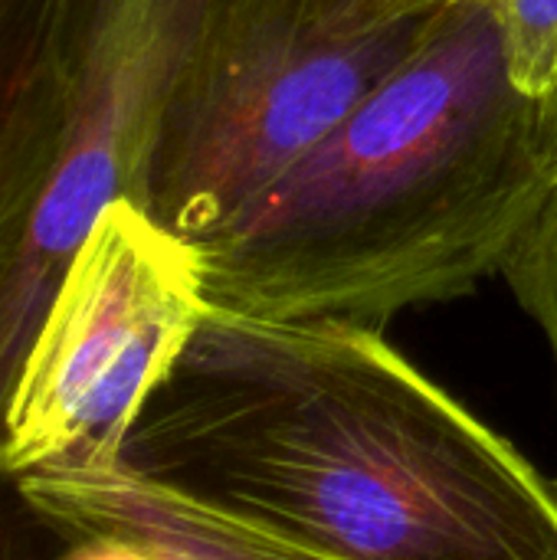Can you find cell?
Returning a JSON list of instances; mask_svg holds the SVG:
<instances>
[{
    "mask_svg": "<svg viewBox=\"0 0 557 560\" xmlns=\"http://www.w3.org/2000/svg\"><path fill=\"white\" fill-rule=\"evenodd\" d=\"M121 466L332 560H557V486L384 331L210 308Z\"/></svg>",
    "mask_w": 557,
    "mask_h": 560,
    "instance_id": "obj_1",
    "label": "cell"
},
{
    "mask_svg": "<svg viewBox=\"0 0 557 560\" xmlns=\"http://www.w3.org/2000/svg\"><path fill=\"white\" fill-rule=\"evenodd\" d=\"M207 299L190 246L131 200L102 213L69 266L7 407L0 472L121 463Z\"/></svg>",
    "mask_w": 557,
    "mask_h": 560,
    "instance_id": "obj_4",
    "label": "cell"
},
{
    "mask_svg": "<svg viewBox=\"0 0 557 560\" xmlns=\"http://www.w3.org/2000/svg\"><path fill=\"white\" fill-rule=\"evenodd\" d=\"M555 180L545 105L512 79L496 0H453L371 95L190 253L210 308L384 331L496 276Z\"/></svg>",
    "mask_w": 557,
    "mask_h": 560,
    "instance_id": "obj_2",
    "label": "cell"
},
{
    "mask_svg": "<svg viewBox=\"0 0 557 560\" xmlns=\"http://www.w3.org/2000/svg\"><path fill=\"white\" fill-rule=\"evenodd\" d=\"M499 276H506L519 305L545 331L557 364V180L515 240Z\"/></svg>",
    "mask_w": 557,
    "mask_h": 560,
    "instance_id": "obj_8",
    "label": "cell"
},
{
    "mask_svg": "<svg viewBox=\"0 0 557 560\" xmlns=\"http://www.w3.org/2000/svg\"><path fill=\"white\" fill-rule=\"evenodd\" d=\"M69 532L46 515L16 482L0 472V560H56Z\"/></svg>",
    "mask_w": 557,
    "mask_h": 560,
    "instance_id": "obj_10",
    "label": "cell"
},
{
    "mask_svg": "<svg viewBox=\"0 0 557 560\" xmlns=\"http://www.w3.org/2000/svg\"><path fill=\"white\" fill-rule=\"evenodd\" d=\"M364 3H368L374 20L391 23V20H401V16L420 13V10H433V7H443V3H453V0H364Z\"/></svg>",
    "mask_w": 557,
    "mask_h": 560,
    "instance_id": "obj_11",
    "label": "cell"
},
{
    "mask_svg": "<svg viewBox=\"0 0 557 560\" xmlns=\"http://www.w3.org/2000/svg\"><path fill=\"white\" fill-rule=\"evenodd\" d=\"M72 7L76 0H0V246L66 135Z\"/></svg>",
    "mask_w": 557,
    "mask_h": 560,
    "instance_id": "obj_7",
    "label": "cell"
},
{
    "mask_svg": "<svg viewBox=\"0 0 557 560\" xmlns=\"http://www.w3.org/2000/svg\"><path fill=\"white\" fill-rule=\"evenodd\" d=\"M230 0H76L72 105L0 246V446L36 331L102 213L135 203L158 118Z\"/></svg>",
    "mask_w": 557,
    "mask_h": 560,
    "instance_id": "obj_5",
    "label": "cell"
},
{
    "mask_svg": "<svg viewBox=\"0 0 557 560\" xmlns=\"http://www.w3.org/2000/svg\"><path fill=\"white\" fill-rule=\"evenodd\" d=\"M542 105H545V125H548V135H552L557 151V69L552 85H548V92L542 95Z\"/></svg>",
    "mask_w": 557,
    "mask_h": 560,
    "instance_id": "obj_12",
    "label": "cell"
},
{
    "mask_svg": "<svg viewBox=\"0 0 557 560\" xmlns=\"http://www.w3.org/2000/svg\"><path fill=\"white\" fill-rule=\"evenodd\" d=\"M437 13L378 23L364 0H230L158 118L135 207L204 243L371 95Z\"/></svg>",
    "mask_w": 557,
    "mask_h": 560,
    "instance_id": "obj_3",
    "label": "cell"
},
{
    "mask_svg": "<svg viewBox=\"0 0 557 560\" xmlns=\"http://www.w3.org/2000/svg\"><path fill=\"white\" fill-rule=\"evenodd\" d=\"M512 79L545 95L557 69V0H496Z\"/></svg>",
    "mask_w": 557,
    "mask_h": 560,
    "instance_id": "obj_9",
    "label": "cell"
},
{
    "mask_svg": "<svg viewBox=\"0 0 557 560\" xmlns=\"http://www.w3.org/2000/svg\"><path fill=\"white\" fill-rule=\"evenodd\" d=\"M16 482L62 528L128 538L141 545L148 560H332L144 479L121 463L33 469Z\"/></svg>",
    "mask_w": 557,
    "mask_h": 560,
    "instance_id": "obj_6",
    "label": "cell"
}]
</instances>
